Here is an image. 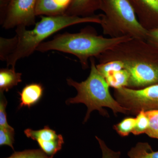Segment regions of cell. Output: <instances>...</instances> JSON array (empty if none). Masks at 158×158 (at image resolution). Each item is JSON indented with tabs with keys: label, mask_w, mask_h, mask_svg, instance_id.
I'll return each instance as SVG.
<instances>
[{
	"label": "cell",
	"mask_w": 158,
	"mask_h": 158,
	"mask_svg": "<svg viewBox=\"0 0 158 158\" xmlns=\"http://www.w3.org/2000/svg\"><path fill=\"white\" fill-rule=\"evenodd\" d=\"M99 63H123L129 75L127 88L141 89L158 84V49L144 40L121 43L96 58Z\"/></svg>",
	"instance_id": "obj_1"
},
{
	"label": "cell",
	"mask_w": 158,
	"mask_h": 158,
	"mask_svg": "<svg viewBox=\"0 0 158 158\" xmlns=\"http://www.w3.org/2000/svg\"><path fill=\"white\" fill-rule=\"evenodd\" d=\"M131 39L105 37L98 35L93 27L88 26L79 33L58 34L52 40L42 43L36 51L45 52L55 50L72 54L77 57L82 68L85 69L89 67L88 60L90 58H97L119 44Z\"/></svg>",
	"instance_id": "obj_2"
},
{
	"label": "cell",
	"mask_w": 158,
	"mask_h": 158,
	"mask_svg": "<svg viewBox=\"0 0 158 158\" xmlns=\"http://www.w3.org/2000/svg\"><path fill=\"white\" fill-rule=\"evenodd\" d=\"M102 18V14L85 17L65 14L57 16L42 15L32 30H27L25 27H18L15 30L14 49L6 60L7 65L15 68L19 60L31 56L44 40L62 29L83 23L100 25Z\"/></svg>",
	"instance_id": "obj_3"
},
{
	"label": "cell",
	"mask_w": 158,
	"mask_h": 158,
	"mask_svg": "<svg viewBox=\"0 0 158 158\" xmlns=\"http://www.w3.org/2000/svg\"><path fill=\"white\" fill-rule=\"evenodd\" d=\"M90 73L85 81L79 83L71 78L67 79L68 85L75 88L77 94L75 97L68 99L66 104L83 103L87 106L88 110L84 123L88 121L90 114L94 110L98 111L102 116L109 117L110 115L104 107L112 110L115 116L118 113L128 115L127 110L122 106L110 94V86L97 69L94 58H90Z\"/></svg>",
	"instance_id": "obj_4"
},
{
	"label": "cell",
	"mask_w": 158,
	"mask_h": 158,
	"mask_svg": "<svg viewBox=\"0 0 158 158\" xmlns=\"http://www.w3.org/2000/svg\"><path fill=\"white\" fill-rule=\"evenodd\" d=\"M100 10L104 13L100 25L104 35L146 40L148 31L139 23L128 0H102Z\"/></svg>",
	"instance_id": "obj_5"
},
{
	"label": "cell",
	"mask_w": 158,
	"mask_h": 158,
	"mask_svg": "<svg viewBox=\"0 0 158 158\" xmlns=\"http://www.w3.org/2000/svg\"><path fill=\"white\" fill-rule=\"evenodd\" d=\"M114 97L128 115L136 116L141 111L158 110V84L141 89L122 87L114 89Z\"/></svg>",
	"instance_id": "obj_6"
},
{
	"label": "cell",
	"mask_w": 158,
	"mask_h": 158,
	"mask_svg": "<svg viewBox=\"0 0 158 158\" xmlns=\"http://www.w3.org/2000/svg\"><path fill=\"white\" fill-rule=\"evenodd\" d=\"M37 0H10L2 25L6 29L35 24Z\"/></svg>",
	"instance_id": "obj_7"
},
{
	"label": "cell",
	"mask_w": 158,
	"mask_h": 158,
	"mask_svg": "<svg viewBox=\"0 0 158 158\" xmlns=\"http://www.w3.org/2000/svg\"><path fill=\"white\" fill-rule=\"evenodd\" d=\"M24 132L27 138L37 141L40 149L51 158L61 150L64 143L62 135H58L48 126L37 131L27 129Z\"/></svg>",
	"instance_id": "obj_8"
},
{
	"label": "cell",
	"mask_w": 158,
	"mask_h": 158,
	"mask_svg": "<svg viewBox=\"0 0 158 158\" xmlns=\"http://www.w3.org/2000/svg\"><path fill=\"white\" fill-rule=\"evenodd\" d=\"M141 26L147 31L158 27V0H128Z\"/></svg>",
	"instance_id": "obj_9"
},
{
	"label": "cell",
	"mask_w": 158,
	"mask_h": 158,
	"mask_svg": "<svg viewBox=\"0 0 158 158\" xmlns=\"http://www.w3.org/2000/svg\"><path fill=\"white\" fill-rule=\"evenodd\" d=\"M73 0H37L36 15L57 16L65 14Z\"/></svg>",
	"instance_id": "obj_10"
},
{
	"label": "cell",
	"mask_w": 158,
	"mask_h": 158,
	"mask_svg": "<svg viewBox=\"0 0 158 158\" xmlns=\"http://www.w3.org/2000/svg\"><path fill=\"white\" fill-rule=\"evenodd\" d=\"M102 0H73L65 15L88 17L100 10Z\"/></svg>",
	"instance_id": "obj_11"
},
{
	"label": "cell",
	"mask_w": 158,
	"mask_h": 158,
	"mask_svg": "<svg viewBox=\"0 0 158 158\" xmlns=\"http://www.w3.org/2000/svg\"><path fill=\"white\" fill-rule=\"evenodd\" d=\"M44 88L42 85L38 83H32L26 85L19 92L20 96L19 107H28L30 108L36 105L43 96Z\"/></svg>",
	"instance_id": "obj_12"
},
{
	"label": "cell",
	"mask_w": 158,
	"mask_h": 158,
	"mask_svg": "<svg viewBox=\"0 0 158 158\" xmlns=\"http://www.w3.org/2000/svg\"><path fill=\"white\" fill-rule=\"evenodd\" d=\"M22 73H16L15 68L2 69L0 70V91H8L22 82Z\"/></svg>",
	"instance_id": "obj_13"
},
{
	"label": "cell",
	"mask_w": 158,
	"mask_h": 158,
	"mask_svg": "<svg viewBox=\"0 0 158 158\" xmlns=\"http://www.w3.org/2000/svg\"><path fill=\"white\" fill-rule=\"evenodd\" d=\"M129 158H158V151H154L147 142H138L128 152Z\"/></svg>",
	"instance_id": "obj_14"
},
{
	"label": "cell",
	"mask_w": 158,
	"mask_h": 158,
	"mask_svg": "<svg viewBox=\"0 0 158 158\" xmlns=\"http://www.w3.org/2000/svg\"><path fill=\"white\" fill-rule=\"evenodd\" d=\"M105 79L110 87L114 89L122 87L127 88L129 81V75L127 71L123 69L113 72Z\"/></svg>",
	"instance_id": "obj_15"
},
{
	"label": "cell",
	"mask_w": 158,
	"mask_h": 158,
	"mask_svg": "<svg viewBox=\"0 0 158 158\" xmlns=\"http://www.w3.org/2000/svg\"><path fill=\"white\" fill-rule=\"evenodd\" d=\"M135 123L136 118L128 117L114 125L113 128L119 136L122 137H127L131 133H132Z\"/></svg>",
	"instance_id": "obj_16"
},
{
	"label": "cell",
	"mask_w": 158,
	"mask_h": 158,
	"mask_svg": "<svg viewBox=\"0 0 158 158\" xmlns=\"http://www.w3.org/2000/svg\"><path fill=\"white\" fill-rule=\"evenodd\" d=\"M97 69L105 79L113 72L124 69L123 63L119 61H112L96 65Z\"/></svg>",
	"instance_id": "obj_17"
},
{
	"label": "cell",
	"mask_w": 158,
	"mask_h": 158,
	"mask_svg": "<svg viewBox=\"0 0 158 158\" xmlns=\"http://www.w3.org/2000/svg\"><path fill=\"white\" fill-rule=\"evenodd\" d=\"M149 121L145 134L151 138L158 139V110L145 111Z\"/></svg>",
	"instance_id": "obj_18"
},
{
	"label": "cell",
	"mask_w": 158,
	"mask_h": 158,
	"mask_svg": "<svg viewBox=\"0 0 158 158\" xmlns=\"http://www.w3.org/2000/svg\"><path fill=\"white\" fill-rule=\"evenodd\" d=\"M136 116L135 125L132 134L135 135L145 134L149 125V121L145 111H141Z\"/></svg>",
	"instance_id": "obj_19"
},
{
	"label": "cell",
	"mask_w": 158,
	"mask_h": 158,
	"mask_svg": "<svg viewBox=\"0 0 158 158\" xmlns=\"http://www.w3.org/2000/svg\"><path fill=\"white\" fill-rule=\"evenodd\" d=\"M6 158H51L40 149H28L21 152H15Z\"/></svg>",
	"instance_id": "obj_20"
},
{
	"label": "cell",
	"mask_w": 158,
	"mask_h": 158,
	"mask_svg": "<svg viewBox=\"0 0 158 158\" xmlns=\"http://www.w3.org/2000/svg\"><path fill=\"white\" fill-rule=\"evenodd\" d=\"M15 44V37L7 39L1 37L0 39V57L2 61H6L7 57L14 49Z\"/></svg>",
	"instance_id": "obj_21"
},
{
	"label": "cell",
	"mask_w": 158,
	"mask_h": 158,
	"mask_svg": "<svg viewBox=\"0 0 158 158\" xmlns=\"http://www.w3.org/2000/svg\"><path fill=\"white\" fill-rule=\"evenodd\" d=\"M14 129L12 127H0V146L7 145L14 150Z\"/></svg>",
	"instance_id": "obj_22"
},
{
	"label": "cell",
	"mask_w": 158,
	"mask_h": 158,
	"mask_svg": "<svg viewBox=\"0 0 158 158\" xmlns=\"http://www.w3.org/2000/svg\"><path fill=\"white\" fill-rule=\"evenodd\" d=\"M95 138L98 141L101 150L102 158H120L121 152L120 151H115L111 149L108 147L105 141L98 136H96Z\"/></svg>",
	"instance_id": "obj_23"
},
{
	"label": "cell",
	"mask_w": 158,
	"mask_h": 158,
	"mask_svg": "<svg viewBox=\"0 0 158 158\" xmlns=\"http://www.w3.org/2000/svg\"><path fill=\"white\" fill-rule=\"evenodd\" d=\"M7 101L3 93H1L0 99V127L11 128L8 124L7 120V115L6 113V107Z\"/></svg>",
	"instance_id": "obj_24"
},
{
	"label": "cell",
	"mask_w": 158,
	"mask_h": 158,
	"mask_svg": "<svg viewBox=\"0 0 158 158\" xmlns=\"http://www.w3.org/2000/svg\"><path fill=\"white\" fill-rule=\"evenodd\" d=\"M146 40L158 49V27L148 31Z\"/></svg>",
	"instance_id": "obj_25"
}]
</instances>
